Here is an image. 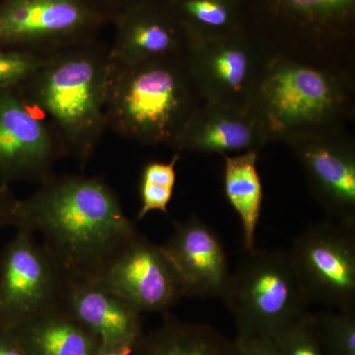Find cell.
<instances>
[{
    "label": "cell",
    "instance_id": "1",
    "mask_svg": "<svg viewBox=\"0 0 355 355\" xmlns=\"http://www.w3.org/2000/svg\"><path fill=\"white\" fill-rule=\"evenodd\" d=\"M14 227L42 237V244L69 282L92 280L139 232L118 193L104 179L58 175L18 200Z\"/></svg>",
    "mask_w": 355,
    "mask_h": 355
},
{
    "label": "cell",
    "instance_id": "2",
    "mask_svg": "<svg viewBox=\"0 0 355 355\" xmlns=\"http://www.w3.org/2000/svg\"><path fill=\"white\" fill-rule=\"evenodd\" d=\"M110 69L109 44L97 39L53 53L20 86L28 101L50 121L67 157L83 168L108 130Z\"/></svg>",
    "mask_w": 355,
    "mask_h": 355
},
{
    "label": "cell",
    "instance_id": "3",
    "mask_svg": "<svg viewBox=\"0 0 355 355\" xmlns=\"http://www.w3.org/2000/svg\"><path fill=\"white\" fill-rule=\"evenodd\" d=\"M205 102L191 76L188 57L111 62L107 125L123 139L141 146L173 148Z\"/></svg>",
    "mask_w": 355,
    "mask_h": 355
},
{
    "label": "cell",
    "instance_id": "4",
    "mask_svg": "<svg viewBox=\"0 0 355 355\" xmlns=\"http://www.w3.org/2000/svg\"><path fill=\"white\" fill-rule=\"evenodd\" d=\"M250 107L268 142L347 128L354 120L355 70L272 58Z\"/></svg>",
    "mask_w": 355,
    "mask_h": 355
},
{
    "label": "cell",
    "instance_id": "5",
    "mask_svg": "<svg viewBox=\"0 0 355 355\" xmlns=\"http://www.w3.org/2000/svg\"><path fill=\"white\" fill-rule=\"evenodd\" d=\"M243 31L270 58L355 70V0H242Z\"/></svg>",
    "mask_w": 355,
    "mask_h": 355
},
{
    "label": "cell",
    "instance_id": "6",
    "mask_svg": "<svg viewBox=\"0 0 355 355\" xmlns=\"http://www.w3.org/2000/svg\"><path fill=\"white\" fill-rule=\"evenodd\" d=\"M222 300L234 320L237 336L272 335L309 313L310 302L288 251L259 250L231 273Z\"/></svg>",
    "mask_w": 355,
    "mask_h": 355
},
{
    "label": "cell",
    "instance_id": "7",
    "mask_svg": "<svg viewBox=\"0 0 355 355\" xmlns=\"http://www.w3.org/2000/svg\"><path fill=\"white\" fill-rule=\"evenodd\" d=\"M118 10L110 0H0V49L49 57L99 39Z\"/></svg>",
    "mask_w": 355,
    "mask_h": 355
},
{
    "label": "cell",
    "instance_id": "8",
    "mask_svg": "<svg viewBox=\"0 0 355 355\" xmlns=\"http://www.w3.org/2000/svg\"><path fill=\"white\" fill-rule=\"evenodd\" d=\"M16 229L0 254V329L11 331L64 304L69 284L38 238Z\"/></svg>",
    "mask_w": 355,
    "mask_h": 355
},
{
    "label": "cell",
    "instance_id": "9",
    "mask_svg": "<svg viewBox=\"0 0 355 355\" xmlns=\"http://www.w3.org/2000/svg\"><path fill=\"white\" fill-rule=\"evenodd\" d=\"M310 304L355 313V225L311 224L288 251Z\"/></svg>",
    "mask_w": 355,
    "mask_h": 355
},
{
    "label": "cell",
    "instance_id": "10",
    "mask_svg": "<svg viewBox=\"0 0 355 355\" xmlns=\"http://www.w3.org/2000/svg\"><path fill=\"white\" fill-rule=\"evenodd\" d=\"M67 157L50 121L20 87L0 89V184H42Z\"/></svg>",
    "mask_w": 355,
    "mask_h": 355
},
{
    "label": "cell",
    "instance_id": "11",
    "mask_svg": "<svg viewBox=\"0 0 355 355\" xmlns=\"http://www.w3.org/2000/svg\"><path fill=\"white\" fill-rule=\"evenodd\" d=\"M272 58L244 31L191 39L188 62L205 102L250 107Z\"/></svg>",
    "mask_w": 355,
    "mask_h": 355
},
{
    "label": "cell",
    "instance_id": "12",
    "mask_svg": "<svg viewBox=\"0 0 355 355\" xmlns=\"http://www.w3.org/2000/svg\"><path fill=\"white\" fill-rule=\"evenodd\" d=\"M92 280L114 292L140 314H166L184 297L183 287L162 246L139 232L109 259Z\"/></svg>",
    "mask_w": 355,
    "mask_h": 355
},
{
    "label": "cell",
    "instance_id": "13",
    "mask_svg": "<svg viewBox=\"0 0 355 355\" xmlns=\"http://www.w3.org/2000/svg\"><path fill=\"white\" fill-rule=\"evenodd\" d=\"M302 166L313 197L334 220L355 225V142L347 128L286 142Z\"/></svg>",
    "mask_w": 355,
    "mask_h": 355
},
{
    "label": "cell",
    "instance_id": "14",
    "mask_svg": "<svg viewBox=\"0 0 355 355\" xmlns=\"http://www.w3.org/2000/svg\"><path fill=\"white\" fill-rule=\"evenodd\" d=\"M109 44L110 62L135 64L188 57L191 38L161 0H142L119 9Z\"/></svg>",
    "mask_w": 355,
    "mask_h": 355
},
{
    "label": "cell",
    "instance_id": "15",
    "mask_svg": "<svg viewBox=\"0 0 355 355\" xmlns=\"http://www.w3.org/2000/svg\"><path fill=\"white\" fill-rule=\"evenodd\" d=\"M162 249L179 277L184 297H223L231 275L227 254L209 224L196 216L176 222Z\"/></svg>",
    "mask_w": 355,
    "mask_h": 355
},
{
    "label": "cell",
    "instance_id": "16",
    "mask_svg": "<svg viewBox=\"0 0 355 355\" xmlns=\"http://www.w3.org/2000/svg\"><path fill=\"white\" fill-rule=\"evenodd\" d=\"M268 144L265 130L251 107L205 102L173 147L175 153H218L254 151Z\"/></svg>",
    "mask_w": 355,
    "mask_h": 355
},
{
    "label": "cell",
    "instance_id": "17",
    "mask_svg": "<svg viewBox=\"0 0 355 355\" xmlns=\"http://www.w3.org/2000/svg\"><path fill=\"white\" fill-rule=\"evenodd\" d=\"M64 304L101 343L137 342L141 336L139 311L96 280L69 282Z\"/></svg>",
    "mask_w": 355,
    "mask_h": 355
},
{
    "label": "cell",
    "instance_id": "18",
    "mask_svg": "<svg viewBox=\"0 0 355 355\" xmlns=\"http://www.w3.org/2000/svg\"><path fill=\"white\" fill-rule=\"evenodd\" d=\"M28 355H95L97 336L62 304L46 311L13 330Z\"/></svg>",
    "mask_w": 355,
    "mask_h": 355
},
{
    "label": "cell",
    "instance_id": "19",
    "mask_svg": "<svg viewBox=\"0 0 355 355\" xmlns=\"http://www.w3.org/2000/svg\"><path fill=\"white\" fill-rule=\"evenodd\" d=\"M130 355H235V343L214 327L166 313L159 328L139 336Z\"/></svg>",
    "mask_w": 355,
    "mask_h": 355
},
{
    "label": "cell",
    "instance_id": "20",
    "mask_svg": "<svg viewBox=\"0 0 355 355\" xmlns=\"http://www.w3.org/2000/svg\"><path fill=\"white\" fill-rule=\"evenodd\" d=\"M223 158L224 193L241 222L243 246L248 253L256 249V232L263 202L257 166L259 153L250 151L223 155Z\"/></svg>",
    "mask_w": 355,
    "mask_h": 355
},
{
    "label": "cell",
    "instance_id": "21",
    "mask_svg": "<svg viewBox=\"0 0 355 355\" xmlns=\"http://www.w3.org/2000/svg\"><path fill=\"white\" fill-rule=\"evenodd\" d=\"M191 39L229 36L243 31L242 0H161Z\"/></svg>",
    "mask_w": 355,
    "mask_h": 355
},
{
    "label": "cell",
    "instance_id": "22",
    "mask_svg": "<svg viewBox=\"0 0 355 355\" xmlns=\"http://www.w3.org/2000/svg\"><path fill=\"white\" fill-rule=\"evenodd\" d=\"M313 326L327 355H355V313H311Z\"/></svg>",
    "mask_w": 355,
    "mask_h": 355
},
{
    "label": "cell",
    "instance_id": "23",
    "mask_svg": "<svg viewBox=\"0 0 355 355\" xmlns=\"http://www.w3.org/2000/svg\"><path fill=\"white\" fill-rule=\"evenodd\" d=\"M279 355H327L312 323L311 313L270 335Z\"/></svg>",
    "mask_w": 355,
    "mask_h": 355
},
{
    "label": "cell",
    "instance_id": "24",
    "mask_svg": "<svg viewBox=\"0 0 355 355\" xmlns=\"http://www.w3.org/2000/svg\"><path fill=\"white\" fill-rule=\"evenodd\" d=\"M49 57L28 51L0 49V89L24 85Z\"/></svg>",
    "mask_w": 355,
    "mask_h": 355
},
{
    "label": "cell",
    "instance_id": "25",
    "mask_svg": "<svg viewBox=\"0 0 355 355\" xmlns=\"http://www.w3.org/2000/svg\"><path fill=\"white\" fill-rule=\"evenodd\" d=\"M173 193L174 189L140 180V207L137 212V220H141L153 211L167 214Z\"/></svg>",
    "mask_w": 355,
    "mask_h": 355
},
{
    "label": "cell",
    "instance_id": "26",
    "mask_svg": "<svg viewBox=\"0 0 355 355\" xmlns=\"http://www.w3.org/2000/svg\"><path fill=\"white\" fill-rule=\"evenodd\" d=\"M179 160L180 154L174 153L171 160L168 162L150 161L144 165L140 180L174 189L177 180L176 165Z\"/></svg>",
    "mask_w": 355,
    "mask_h": 355
},
{
    "label": "cell",
    "instance_id": "27",
    "mask_svg": "<svg viewBox=\"0 0 355 355\" xmlns=\"http://www.w3.org/2000/svg\"><path fill=\"white\" fill-rule=\"evenodd\" d=\"M235 355H279L270 336H236Z\"/></svg>",
    "mask_w": 355,
    "mask_h": 355
},
{
    "label": "cell",
    "instance_id": "28",
    "mask_svg": "<svg viewBox=\"0 0 355 355\" xmlns=\"http://www.w3.org/2000/svg\"><path fill=\"white\" fill-rule=\"evenodd\" d=\"M17 202L8 187L0 184V227L13 226Z\"/></svg>",
    "mask_w": 355,
    "mask_h": 355
},
{
    "label": "cell",
    "instance_id": "29",
    "mask_svg": "<svg viewBox=\"0 0 355 355\" xmlns=\"http://www.w3.org/2000/svg\"><path fill=\"white\" fill-rule=\"evenodd\" d=\"M0 355H28V354L13 331L0 329Z\"/></svg>",
    "mask_w": 355,
    "mask_h": 355
},
{
    "label": "cell",
    "instance_id": "30",
    "mask_svg": "<svg viewBox=\"0 0 355 355\" xmlns=\"http://www.w3.org/2000/svg\"><path fill=\"white\" fill-rule=\"evenodd\" d=\"M135 343L137 342L114 343V345L100 343L99 349L95 355H130Z\"/></svg>",
    "mask_w": 355,
    "mask_h": 355
},
{
    "label": "cell",
    "instance_id": "31",
    "mask_svg": "<svg viewBox=\"0 0 355 355\" xmlns=\"http://www.w3.org/2000/svg\"><path fill=\"white\" fill-rule=\"evenodd\" d=\"M112 3L118 9H121V7L127 6L128 4L135 3V2L142 1V0H110Z\"/></svg>",
    "mask_w": 355,
    "mask_h": 355
}]
</instances>
